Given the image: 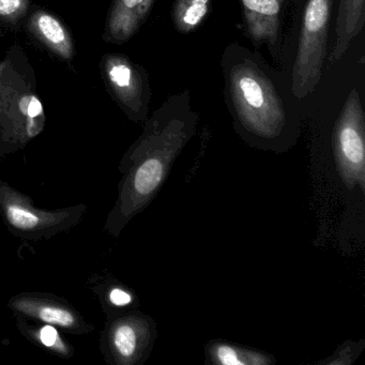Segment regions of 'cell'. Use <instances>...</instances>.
I'll use <instances>...</instances> for the list:
<instances>
[{"mask_svg":"<svg viewBox=\"0 0 365 365\" xmlns=\"http://www.w3.org/2000/svg\"><path fill=\"white\" fill-rule=\"evenodd\" d=\"M197 113L190 104L189 91L168 98L145 121L144 131L123 155L118 197L104 230L119 237L125 226L159 193L173 163L193 138Z\"/></svg>","mask_w":365,"mask_h":365,"instance_id":"6da1fadb","label":"cell"},{"mask_svg":"<svg viewBox=\"0 0 365 365\" xmlns=\"http://www.w3.org/2000/svg\"><path fill=\"white\" fill-rule=\"evenodd\" d=\"M223 69L235 120L257 140H277L287 127V115L268 72L249 50L239 46L226 50Z\"/></svg>","mask_w":365,"mask_h":365,"instance_id":"7a4b0ae2","label":"cell"},{"mask_svg":"<svg viewBox=\"0 0 365 365\" xmlns=\"http://www.w3.org/2000/svg\"><path fill=\"white\" fill-rule=\"evenodd\" d=\"M36 76L20 46H14L0 63V153L22 148L46 125Z\"/></svg>","mask_w":365,"mask_h":365,"instance_id":"3957f363","label":"cell"},{"mask_svg":"<svg viewBox=\"0 0 365 365\" xmlns=\"http://www.w3.org/2000/svg\"><path fill=\"white\" fill-rule=\"evenodd\" d=\"M85 204L46 210L34 206L29 196L0 180V215L8 230L18 238L38 241L68 232L82 221Z\"/></svg>","mask_w":365,"mask_h":365,"instance_id":"277c9868","label":"cell"},{"mask_svg":"<svg viewBox=\"0 0 365 365\" xmlns=\"http://www.w3.org/2000/svg\"><path fill=\"white\" fill-rule=\"evenodd\" d=\"M333 0H307L303 14L292 91L297 99L313 93L322 76Z\"/></svg>","mask_w":365,"mask_h":365,"instance_id":"5b68a950","label":"cell"},{"mask_svg":"<svg viewBox=\"0 0 365 365\" xmlns=\"http://www.w3.org/2000/svg\"><path fill=\"white\" fill-rule=\"evenodd\" d=\"M333 150L339 176L349 189L365 185V121L360 96L352 88L333 130Z\"/></svg>","mask_w":365,"mask_h":365,"instance_id":"8992f818","label":"cell"},{"mask_svg":"<svg viewBox=\"0 0 365 365\" xmlns=\"http://www.w3.org/2000/svg\"><path fill=\"white\" fill-rule=\"evenodd\" d=\"M155 336V324L148 316L138 312L114 314L102 332V354L110 364H140L153 349Z\"/></svg>","mask_w":365,"mask_h":365,"instance_id":"52a82bcc","label":"cell"},{"mask_svg":"<svg viewBox=\"0 0 365 365\" xmlns=\"http://www.w3.org/2000/svg\"><path fill=\"white\" fill-rule=\"evenodd\" d=\"M102 76L112 97L134 123L148 118L151 88L144 68L125 55L108 54L102 57Z\"/></svg>","mask_w":365,"mask_h":365,"instance_id":"ba28073f","label":"cell"},{"mask_svg":"<svg viewBox=\"0 0 365 365\" xmlns=\"http://www.w3.org/2000/svg\"><path fill=\"white\" fill-rule=\"evenodd\" d=\"M9 309L16 317L48 324L72 334H86L93 324L61 297L39 292H22L10 299Z\"/></svg>","mask_w":365,"mask_h":365,"instance_id":"9c48e42d","label":"cell"},{"mask_svg":"<svg viewBox=\"0 0 365 365\" xmlns=\"http://www.w3.org/2000/svg\"><path fill=\"white\" fill-rule=\"evenodd\" d=\"M155 0H114L103 33L108 43L121 46L134 37L148 18Z\"/></svg>","mask_w":365,"mask_h":365,"instance_id":"30bf717a","label":"cell"},{"mask_svg":"<svg viewBox=\"0 0 365 365\" xmlns=\"http://www.w3.org/2000/svg\"><path fill=\"white\" fill-rule=\"evenodd\" d=\"M285 0H241L245 27L255 43L274 46L279 35V14Z\"/></svg>","mask_w":365,"mask_h":365,"instance_id":"8fae6325","label":"cell"},{"mask_svg":"<svg viewBox=\"0 0 365 365\" xmlns=\"http://www.w3.org/2000/svg\"><path fill=\"white\" fill-rule=\"evenodd\" d=\"M29 27L48 50L63 61H72L74 43L71 34L56 16L44 10H37L29 18Z\"/></svg>","mask_w":365,"mask_h":365,"instance_id":"7c38bea8","label":"cell"},{"mask_svg":"<svg viewBox=\"0 0 365 365\" xmlns=\"http://www.w3.org/2000/svg\"><path fill=\"white\" fill-rule=\"evenodd\" d=\"M364 20V0H339L335 27L336 40L330 56L331 63H339L345 56L354 38L362 31Z\"/></svg>","mask_w":365,"mask_h":365,"instance_id":"4fadbf2b","label":"cell"},{"mask_svg":"<svg viewBox=\"0 0 365 365\" xmlns=\"http://www.w3.org/2000/svg\"><path fill=\"white\" fill-rule=\"evenodd\" d=\"M18 328L29 341L56 356L71 358L73 354V347L63 341L56 327L52 324H42L39 326H33L27 324L24 318L18 317Z\"/></svg>","mask_w":365,"mask_h":365,"instance_id":"5bb4252c","label":"cell"},{"mask_svg":"<svg viewBox=\"0 0 365 365\" xmlns=\"http://www.w3.org/2000/svg\"><path fill=\"white\" fill-rule=\"evenodd\" d=\"M208 358L215 364L268 365L274 362L270 356L224 341H215L208 348Z\"/></svg>","mask_w":365,"mask_h":365,"instance_id":"9a60e30c","label":"cell"},{"mask_svg":"<svg viewBox=\"0 0 365 365\" xmlns=\"http://www.w3.org/2000/svg\"><path fill=\"white\" fill-rule=\"evenodd\" d=\"M210 0H175L172 20L181 34H191L198 29L208 16Z\"/></svg>","mask_w":365,"mask_h":365,"instance_id":"2e32d148","label":"cell"},{"mask_svg":"<svg viewBox=\"0 0 365 365\" xmlns=\"http://www.w3.org/2000/svg\"><path fill=\"white\" fill-rule=\"evenodd\" d=\"M96 289L103 290L104 294L97 292V294L100 300H102V304L106 307V309L108 307L116 309H127L134 303V296L132 292L118 284H110L106 286V289L97 285Z\"/></svg>","mask_w":365,"mask_h":365,"instance_id":"e0dca14e","label":"cell"},{"mask_svg":"<svg viewBox=\"0 0 365 365\" xmlns=\"http://www.w3.org/2000/svg\"><path fill=\"white\" fill-rule=\"evenodd\" d=\"M31 0H0V22L10 27H20L26 16Z\"/></svg>","mask_w":365,"mask_h":365,"instance_id":"ac0fdd59","label":"cell"},{"mask_svg":"<svg viewBox=\"0 0 365 365\" xmlns=\"http://www.w3.org/2000/svg\"><path fill=\"white\" fill-rule=\"evenodd\" d=\"M356 345L358 344L347 341L345 345L341 346L333 354L332 360L324 361V363H328V364H350V363L354 362V359L358 356Z\"/></svg>","mask_w":365,"mask_h":365,"instance_id":"d6986e66","label":"cell"}]
</instances>
